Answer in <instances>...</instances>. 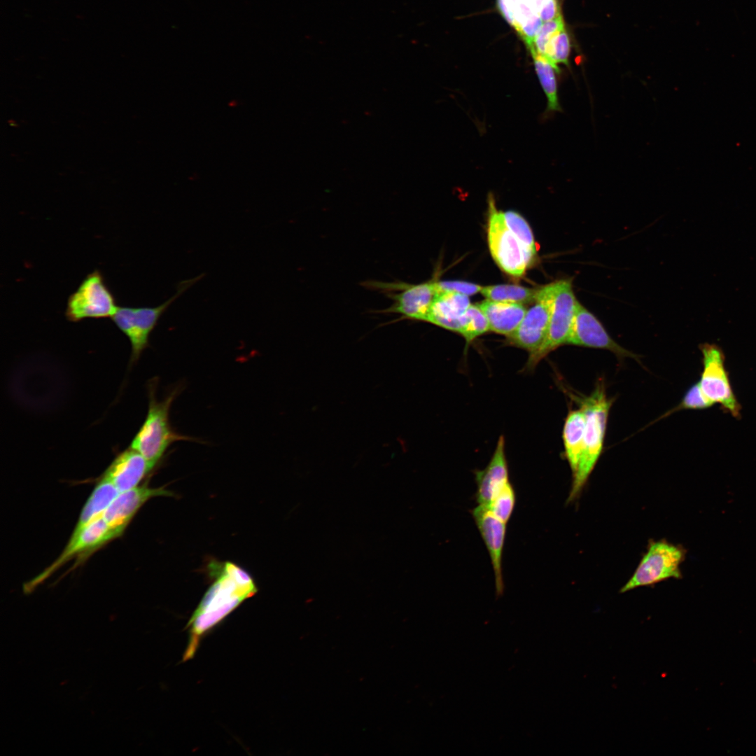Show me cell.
I'll return each mask as SVG.
<instances>
[{"mask_svg": "<svg viewBox=\"0 0 756 756\" xmlns=\"http://www.w3.org/2000/svg\"><path fill=\"white\" fill-rule=\"evenodd\" d=\"M436 286L439 293L452 292L468 296L481 292L482 289L480 285L461 281H436Z\"/></svg>", "mask_w": 756, "mask_h": 756, "instance_id": "30", "label": "cell"}, {"mask_svg": "<svg viewBox=\"0 0 756 756\" xmlns=\"http://www.w3.org/2000/svg\"><path fill=\"white\" fill-rule=\"evenodd\" d=\"M586 419L583 410L579 407L570 410L563 428V441L565 457L573 475L576 472L584 447Z\"/></svg>", "mask_w": 756, "mask_h": 756, "instance_id": "20", "label": "cell"}, {"mask_svg": "<svg viewBox=\"0 0 756 756\" xmlns=\"http://www.w3.org/2000/svg\"><path fill=\"white\" fill-rule=\"evenodd\" d=\"M563 29H564V23L561 15L552 20L543 22L535 38L533 46L529 49V51L544 57L549 41Z\"/></svg>", "mask_w": 756, "mask_h": 756, "instance_id": "27", "label": "cell"}, {"mask_svg": "<svg viewBox=\"0 0 756 756\" xmlns=\"http://www.w3.org/2000/svg\"><path fill=\"white\" fill-rule=\"evenodd\" d=\"M555 282L552 312L546 338L542 346L530 354L526 364V370H533L550 353L567 344L570 335L575 312L578 300L573 290L571 279Z\"/></svg>", "mask_w": 756, "mask_h": 756, "instance_id": "8", "label": "cell"}, {"mask_svg": "<svg viewBox=\"0 0 756 756\" xmlns=\"http://www.w3.org/2000/svg\"><path fill=\"white\" fill-rule=\"evenodd\" d=\"M567 344L608 350L620 359L638 360V357L615 342L600 321L579 301Z\"/></svg>", "mask_w": 756, "mask_h": 756, "instance_id": "13", "label": "cell"}, {"mask_svg": "<svg viewBox=\"0 0 756 756\" xmlns=\"http://www.w3.org/2000/svg\"><path fill=\"white\" fill-rule=\"evenodd\" d=\"M569 396L583 410L586 426L583 451L578 469L573 475L567 503L573 501L580 494L600 458L603 449L608 418L613 402V399L607 396L603 380L598 381L589 396L573 392H569Z\"/></svg>", "mask_w": 756, "mask_h": 756, "instance_id": "2", "label": "cell"}, {"mask_svg": "<svg viewBox=\"0 0 756 756\" xmlns=\"http://www.w3.org/2000/svg\"><path fill=\"white\" fill-rule=\"evenodd\" d=\"M538 291V289L524 287L519 285L500 284L482 287L481 293L486 299L517 304L533 303Z\"/></svg>", "mask_w": 756, "mask_h": 756, "instance_id": "23", "label": "cell"}, {"mask_svg": "<svg viewBox=\"0 0 756 756\" xmlns=\"http://www.w3.org/2000/svg\"><path fill=\"white\" fill-rule=\"evenodd\" d=\"M368 289L379 291L392 300L386 309L377 312L398 314L402 318L426 321L428 312L439 292L436 281L411 284L400 281L384 282L366 281L363 283Z\"/></svg>", "mask_w": 756, "mask_h": 756, "instance_id": "5", "label": "cell"}, {"mask_svg": "<svg viewBox=\"0 0 756 756\" xmlns=\"http://www.w3.org/2000/svg\"><path fill=\"white\" fill-rule=\"evenodd\" d=\"M542 23L543 22L538 13H535L526 20L517 31L528 50L533 48L535 38Z\"/></svg>", "mask_w": 756, "mask_h": 756, "instance_id": "31", "label": "cell"}, {"mask_svg": "<svg viewBox=\"0 0 756 756\" xmlns=\"http://www.w3.org/2000/svg\"><path fill=\"white\" fill-rule=\"evenodd\" d=\"M685 556L683 548L666 540H651L631 578L620 589L624 593L650 586L669 578H680V566Z\"/></svg>", "mask_w": 756, "mask_h": 756, "instance_id": "7", "label": "cell"}, {"mask_svg": "<svg viewBox=\"0 0 756 756\" xmlns=\"http://www.w3.org/2000/svg\"><path fill=\"white\" fill-rule=\"evenodd\" d=\"M171 496H173L172 492L164 488H151L144 484L120 492L102 517L107 524L121 536L146 502L154 497Z\"/></svg>", "mask_w": 756, "mask_h": 756, "instance_id": "14", "label": "cell"}, {"mask_svg": "<svg viewBox=\"0 0 756 756\" xmlns=\"http://www.w3.org/2000/svg\"><path fill=\"white\" fill-rule=\"evenodd\" d=\"M120 536L103 517L96 519L78 533H72L59 556L38 575L27 582L24 589L27 592L32 591L74 557L94 552Z\"/></svg>", "mask_w": 756, "mask_h": 756, "instance_id": "11", "label": "cell"}, {"mask_svg": "<svg viewBox=\"0 0 756 756\" xmlns=\"http://www.w3.org/2000/svg\"><path fill=\"white\" fill-rule=\"evenodd\" d=\"M507 225L520 241L531 265L536 256V247L531 229L526 220L514 211L503 212Z\"/></svg>", "mask_w": 756, "mask_h": 756, "instance_id": "24", "label": "cell"}, {"mask_svg": "<svg viewBox=\"0 0 756 756\" xmlns=\"http://www.w3.org/2000/svg\"><path fill=\"white\" fill-rule=\"evenodd\" d=\"M467 313L469 322L462 336L468 344L490 330L488 320L477 304H470Z\"/></svg>", "mask_w": 756, "mask_h": 756, "instance_id": "28", "label": "cell"}, {"mask_svg": "<svg viewBox=\"0 0 756 756\" xmlns=\"http://www.w3.org/2000/svg\"><path fill=\"white\" fill-rule=\"evenodd\" d=\"M472 514L488 550L493 570L496 594L504 590L502 574V555L506 533V523L496 517L488 507L478 505Z\"/></svg>", "mask_w": 756, "mask_h": 756, "instance_id": "15", "label": "cell"}, {"mask_svg": "<svg viewBox=\"0 0 756 756\" xmlns=\"http://www.w3.org/2000/svg\"><path fill=\"white\" fill-rule=\"evenodd\" d=\"M487 239L491 254L506 274L520 277L531 265L526 251L506 224L503 212L496 208L493 195L488 197Z\"/></svg>", "mask_w": 756, "mask_h": 756, "instance_id": "6", "label": "cell"}, {"mask_svg": "<svg viewBox=\"0 0 756 756\" xmlns=\"http://www.w3.org/2000/svg\"><path fill=\"white\" fill-rule=\"evenodd\" d=\"M119 493L114 484L103 475L85 503L72 533H78L91 522L102 517Z\"/></svg>", "mask_w": 756, "mask_h": 756, "instance_id": "21", "label": "cell"}, {"mask_svg": "<svg viewBox=\"0 0 756 756\" xmlns=\"http://www.w3.org/2000/svg\"><path fill=\"white\" fill-rule=\"evenodd\" d=\"M532 10L538 13L546 0H524Z\"/></svg>", "mask_w": 756, "mask_h": 756, "instance_id": "33", "label": "cell"}, {"mask_svg": "<svg viewBox=\"0 0 756 756\" xmlns=\"http://www.w3.org/2000/svg\"><path fill=\"white\" fill-rule=\"evenodd\" d=\"M713 405L705 396L697 382L688 388L680 402L662 417L681 410H705L712 407Z\"/></svg>", "mask_w": 756, "mask_h": 756, "instance_id": "29", "label": "cell"}, {"mask_svg": "<svg viewBox=\"0 0 756 756\" xmlns=\"http://www.w3.org/2000/svg\"><path fill=\"white\" fill-rule=\"evenodd\" d=\"M570 52V43L565 29L556 34L549 41L545 57L553 64H567Z\"/></svg>", "mask_w": 756, "mask_h": 756, "instance_id": "26", "label": "cell"}, {"mask_svg": "<svg viewBox=\"0 0 756 756\" xmlns=\"http://www.w3.org/2000/svg\"><path fill=\"white\" fill-rule=\"evenodd\" d=\"M555 282L540 288L533 305L526 310L523 320L509 337L508 342L530 354L536 351L543 344L548 330L554 299Z\"/></svg>", "mask_w": 756, "mask_h": 756, "instance_id": "12", "label": "cell"}, {"mask_svg": "<svg viewBox=\"0 0 756 756\" xmlns=\"http://www.w3.org/2000/svg\"><path fill=\"white\" fill-rule=\"evenodd\" d=\"M156 381L148 388V410L146 419L132 440L130 448L142 454L154 468L167 448L176 441L195 440L175 432L169 423V410L180 393V387L174 388L163 400L156 398Z\"/></svg>", "mask_w": 756, "mask_h": 756, "instance_id": "3", "label": "cell"}, {"mask_svg": "<svg viewBox=\"0 0 756 756\" xmlns=\"http://www.w3.org/2000/svg\"><path fill=\"white\" fill-rule=\"evenodd\" d=\"M475 476L477 502L478 505L488 507L493 497L510 482L503 436L499 438L487 466L477 471Z\"/></svg>", "mask_w": 756, "mask_h": 756, "instance_id": "17", "label": "cell"}, {"mask_svg": "<svg viewBox=\"0 0 756 756\" xmlns=\"http://www.w3.org/2000/svg\"><path fill=\"white\" fill-rule=\"evenodd\" d=\"M531 54L539 81L547 97V111L548 112L561 111L556 78V73L559 72L558 66L536 52H531Z\"/></svg>", "mask_w": 756, "mask_h": 756, "instance_id": "22", "label": "cell"}, {"mask_svg": "<svg viewBox=\"0 0 756 756\" xmlns=\"http://www.w3.org/2000/svg\"><path fill=\"white\" fill-rule=\"evenodd\" d=\"M153 469L142 454L130 447L117 456L103 475L123 492L138 486Z\"/></svg>", "mask_w": 756, "mask_h": 756, "instance_id": "18", "label": "cell"}, {"mask_svg": "<svg viewBox=\"0 0 756 756\" xmlns=\"http://www.w3.org/2000/svg\"><path fill=\"white\" fill-rule=\"evenodd\" d=\"M699 349L703 370L698 383L702 392L711 402L719 404L733 417L739 419L741 407L730 384L722 349L715 344L709 343L700 344Z\"/></svg>", "mask_w": 756, "mask_h": 756, "instance_id": "10", "label": "cell"}, {"mask_svg": "<svg viewBox=\"0 0 756 756\" xmlns=\"http://www.w3.org/2000/svg\"><path fill=\"white\" fill-rule=\"evenodd\" d=\"M515 503V491L509 482L493 497L488 508L496 517L507 523L512 514Z\"/></svg>", "mask_w": 756, "mask_h": 756, "instance_id": "25", "label": "cell"}, {"mask_svg": "<svg viewBox=\"0 0 756 756\" xmlns=\"http://www.w3.org/2000/svg\"><path fill=\"white\" fill-rule=\"evenodd\" d=\"M118 307L102 273L94 270L69 295L64 314L68 321L78 322L87 318H111Z\"/></svg>", "mask_w": 756, "mask_h": 756, "instance_id": "9", "label": "cell"}, {"mask_svg": "<svg viewBox=\"0 0 756 756\" xmlns=\"http://www.w3.org/2000/svg\"><path fill=\"white\" fill-rule=\"evenodd\" d=\"M216 580L209 589L195 610L186 627L189 641L183 660L195 654L202 636L237 608L244 600L257 592L251 575L231 562L219 566Z\"/></svg>", "mask_w": 756, "mask_h": 756, "instance_id": "1", "label": "cell"}, {"mask_svg": "<svg viewBox=\"0 0 756 756\" xmlns=\"http://www.w3.org/2000/svg\"><path fill=\"white\" fill-rule=\"evenodd\" d=\"M466 295L444 292L435 298L426 321L461 335L469 322L467 310L470 305Z\"/></svg>", "mask_w": 756, "mask_h": 756, "instance_id": "16", "label": "cell"}, {"mask_svg": "<svg viewBox=\"0 0 756 756\" xmlns=\"http://www.w3.org/2000/svg\"><path fill=\"white\" fill-rule=\"evenodd\" d=\"M204 274L182 281L176 293L169 299L156 307H119L111 317L118 329L129 339L132 354L131 360H138L148 345L151 332L157 326L162 315L169 306L183 293L202 279Z\"/></svg>", "mask_w": 756, "mask_h": 756, "instance_id": "4", "label": "cell"}, {"mask_svg": "<svg viewBox=\"0 0 756 756\" xmlns=\"http://www.w3.org/2000/svg\"><path fill=\"white\" fill-rule=\"evenodd\" d=\"M477 304L486 316L489 330L507 337L518 328L527 310L524 304L488 299Z\"/></svg>", "mask_w": 756, "mask_h": 756, "instance_id": "19", "label": "cell"}, {"mask_svg": "<svg viewBox=\"0 0 756 756\" xmlns=\"http://www.w3.org/2000/svg\"><path fill=\"white\" fill-rule=\"evenodd\" d=\"M538 15L542 22L552 20L560 14L559 8L556 0H546L542 6Z\"/></svg>", "mask_w": 756, "mask_h": 756, "instance_id": "32", "label": "cell"}]
</instances>
